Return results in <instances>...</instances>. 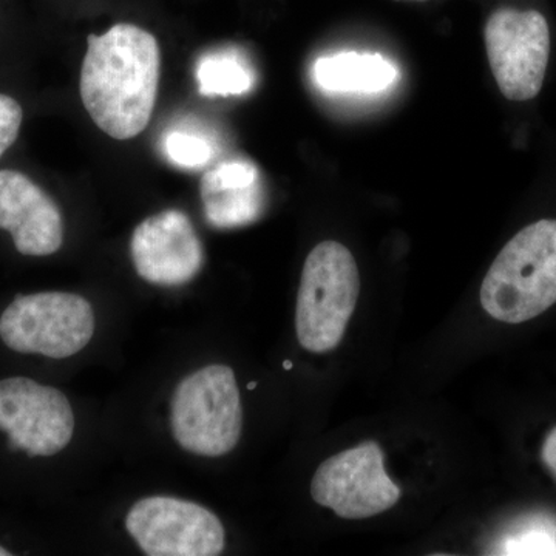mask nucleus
I'll list each match as a JSON object with an SVG mask.
<instances>
[{"label": "nucleus", "instance_id": "nucleus-8", "mask_svg": "<svg viewBox=\"0 0 556 556\" xmlns=\"http://www.w3.org/2000/svg\"><path fill=\"white\" fill-rule=\"evenodd\" d=\"M126 529L148 556H217L226 532L208 508L174 496L138 501L126 517Z\"/></svg>", "mask_w": 556, "mask_h": 556}, {"label": "nucleus", "instance_id": "nucleus-1", "mask_svg": "<svg viewBox=\"0 0 556 556\" xmlns=\"http://www.w3.org/2000/svg\"><path fill=\"white\" fill-rule=\"evenodd\" d=\"M160 73V46L152 33L116 24L104 35H90L80 68L84 108L109 137H138L152 118Z\"/></svg>", "mask_w": 556, "mask_h": 556}, {"label": "nucleus", "instance_id": "nucleus-7", "mask_svg": "<svg viewBox=\"0 0 556 556\" xmlns=\"http://www.w3.org/2000/svg\"><path fill=\"white\" fill-rule=\"evenodd\" d=\"M378 442L367 441L340 452L318 466L311 496L343 519L376 517L396 506L401 489L386 471Z\"/></svg>", "mask_w": 556, "mask_h": 556}, {"label": "nucleus", "instance_id": "nucleus-18", "mask_svg": "<svg viewBox=\"0 0 556 556\" xmlns=\"http://www.w3.org/2000/svg\"><path fill=\"white\" fill-rule=\"evenodd\" d=\"M541 459H543L544 467L547 468L548 473L556 482V427L548 431L546 439H544L543 448H541Z\"/></svg>", "mask_w": 556, "mask_h": 556}, {"label": "nucleus", "instance_id": "nucleus-19", "mask_svg": "<svg viewBox=\"0 0 556 556\" xmlns=\"http://www.w3.org/2000/svg\"><path fill=\"white\" fill-rule=\"evenodd\" d=\"M283 368L289 371V369H292V362L291 361H285L283 362Z\"/></svg>", "mask_w": 556, "mask_h": 556}, {"label": "nucleus", "instance_id": "nucleus-5", "mask_svg": "<svg viewBox=\"0 0 556 556\" xmlns=\"http://www.w3.org/2000/svg\"><path fill=\"white\" fill-rule=\"evenodd\" d=\"M93 334L89 300L70 292L17 295L0 317V339L16 353L67 358L89 345Z\"/></svg>", "mask_w": 556, "mask_h": 556}, {"label": "nucleus", "instance_id": "nucleus-4", "mask_svg": "<svg viewBox=\"0 0 556 556\" xmlns=\"http://www.w3.org/2000/svg\"><path fill=\"white\" fill-rule=\"evenodd\" d=\"M172 433L179 447L197 456L219 457L237 447L243 408L236 372L228 365H207L175 388Z\"/></svg>", "mask_w": 556, "mask_h": 556}, {"label": "nucleus", "instance_id": "nucleus-17", "mask_svg": "<svg viewBox=\"0 0 556 556\" xmlns=\"http://www.w3.org/2000/svg\"><path fill=\"white\" fill-rule=\"evenodd\" d=\"M24 112L20 102L0 93V156L16 142Z\"/></svg>", "mask_w": 556, "mask_h": 556}, {"label": "nucleus", "instance_id": "nucleus-13", "mask_svg": "<svg viewBox=\"0 0 556 556\" xmlns=\"http://www.w3.org/2000/svg\"><path fill=\"white\" fill-rule=\"evenodd\" d=\"M313 79L329 94H375L397 83L399 70L382 54L342 51L318 58Z\"/></svg>", "mask_w": 556, "mask_h": 556}, {"label": "nucleus", "instance_id": "nucleus-12", "mask_svg": "<svg viewBox=\"0 0 556 556\" xmlns=\"http://www.w3.org/2000/svg\"><path fill=\"white\" fill-rule=\"evenodd\" d=\"M200 193L204 217L214 228H240L262 215L260 172L251 161L229 160L212 167L201 178Z\"/></svg>", "mask_w": 556, "mask_h": 556}, {"label": "nucleus", "instance_id": "nucleus-11", "mask_svg": "<svg viewBox=\"0 0 556 556\" xmlns=\"http://www.w3.org/2000/svg\"><path fill=\"white\" fill-rule=\"evenodd\" d=\"M0 229L9 230L22 255L47 257L64 243L60 207L16 170H0Z\"/></svg>", "mask_w": 556, "mask_h": 556}, {"label": "nucleus", "instance_id": "nucleus-6", "mask_svg": "<svg viewBox=\"0 0 556 556\" xmlns=\"http://www.w3.org/2000/svg\"><path fill=\"white\" fill-rule=\"evenodd\" d=\"M486 58L501 93L508 101L538 97L551 58V28L543 13L501 7L484 28Z\"/></svg>", "mask_w": 556, "mask_h": 556}, {"label": "nucleus", "instance_id": "nucleus-15", "mask_svg": "<svg viewBox=\"0 0 556 556\" xmlns=\"http://www.w3.org/2000/svg\"><path fill=\"white\" fill-rule=\"evenodd\" d=\"M164 155L181 169L199 170L214 159L212 142L200 134L188 130H170L163 138Z\"/></svg>", "mask_w": 556, "mask_h": 556}, {"label": "nucleus", "instance_id": "nucleus-16", "mask_svg": "<svg viewBox=\"0 0 556 556\" xmlns=\"http://www.w3.org/2000/svg\"><path fill=\"white\" fill-rule=\"evenodd\" d=\"M501 555H556V533L543 526H529L506 538Z\"/></svg>", "mask_w": 556, "mask_h": 556}, {"label": "nucleus", "instance_id": "nucleus-2", "mask_svg": "<svg viewBox=\"0 0 556 556\" xmlns=\"http://www.w3.org/2000/svg\"><path fill=\"white\" fill-rule=\"evenodd\" d=\"M556 303V219L544 218L519 230L482 281L481 305L504 324L519 325Z\"/></svg>", "mask_w": 556, "mask_h": 556}, {"label": "nucleus", "instance_id": "nucleus-21", "mask_svg": "<svg viewBox=\"0 0 556 556\" xmlns=\"http://www.w3.org/2000/svg\"><path fill=\"white\" fill-rule=\"evenodd\" d=\"M255 388H257V382H251V383H249V386H248V390H251V391H252V390H255Z\"/></svg>", "mask_w": 556, "mask_h": 556}, {"label": "nucleus", "instance_id": "nucleus-9", "mask_svg": "<svg viewBox=\"0 0 556 556\" xmlns=\"http://www.w3.org/2000/svg\"><path fill=\"white\" fill-rule=\"evenodd\" d=\"M0 430L9 434L11 450L30 457L62 452L75 433V415L58 388L28 378L0 380Z\"/></svg>", "mask_w": 556, "mask_h": 556}, {"label": "nucleus", "instance_id": "nucleus-20", "mask_svg": "<svg viewBox=\"0 0 556 556\" xmlns=\"http://www.w3.org/2000/svg\"><path fill=\"white\" fill-rule=\"evenodd\" d=\"M10 552L7 551V548H3L2 546H0V556H10Z\"/></svg>", "mask_w": 556, "mask_h": 556}, {"label": "nucleus", "instance_id": "nucleus-22", "mask_svg": "<svg viewBox=\"0 0 556 556\" xmlns=\"http://www.w3.org/2000/svg\"><path fill=\"white\" fill-rule=\"evenodd\" d=\"M416 2H422V0H416Z\"/></svg>", "mask_w": 556, "mask_h": 556}, {"label": "nucleus", "instance_id": "nucleus-3", "mask_svg": "<svg viewBox=\"0 0 556 556\" xmlns=\"http://www.w3.org/2000/svg\"><path fill=\"white\" fill-rule=\"evenodd\" d=\"M361 278L356 260L339 241H321L303 265L295 305V332L309 353L336 350L356 309Z\"/></svg>", "mask_w": 556, "mask_h": 556}, {"label": "nucleus", "instance_id": "nucleus-10", "mask_svg": "<svg viewBox=\"0 0 556 556\" xmlns=\"http://www.w3.org/2000/svg\"><path fill=\"white\" fill-rule=\"evenodd\" d=\"M130 251L138 276L160 287H181L203 268V244L188 215L175 208L139 223Z\"/></svg>", "mask_w": 556, "mask_h": 556}, {"label": "nucleus", "instance_id": "nucleus-14", "mask_svg": "<svg viewBox=\"0 0 556 556\" xmlns=\"http://www.w3.org/2000/svg\"><path fill=\"white\" fill-rule=\"evenodd\" d=\"M195 75L203 97H240L255 83L254 72L233 50L204 54L197 64Z\"/></svg>", "mask_w": 556, "mask_h": 556}]
</instances>
